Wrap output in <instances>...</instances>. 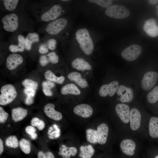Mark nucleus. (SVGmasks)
Segmentation results:
<instances>
[{
  "label": "nucleus",
  "mask_w": 158,
  "mask_h": 158,
  "mask_svg": "<svg viewBox=\"0 0 158 158\" xmlns=\"http://www.w3.org/2000/svg\"><path fill=\"white\" fill-rule=\"evenodd\" d=\"M23 59L20 55L17 54H12L9 55L6 60V65L9 70L16 69L23 62Z\"/></svg>",
  "instance_id": "ddd939ff"
},
{
  "label": "nucleus",
  "mask_w": 158,
  "mask_h": 158,
  "mask_svg": "<svg viewBox=\"0 0 158 158\" xmlns=\"http://www.w3.org/2000/svg\"><path fill=\"white\" fill-rule=\"evenodd\" d=\"M154 158H158V155L156 156Z\"/></svg>",
  "instance_id": "603ef678"
},
{
  "label": "nucleus",
  "mask_w": 158,
  "mask_h": 158,
  "mask_svg": "<svg viewBox=\"0 0 158 158\" xmlns=\"http://www.w3.org/2000/svg\"><path fill=\"white\" fill-rule=\"evenodd\" d=\"M4 145L3 142L2 140L0 139V155H1L3 152L4 151Z\"/></svg>",
  "instance_id": "de8ad7c7"
},
{
  "label": "nucleus",
  "mask_w": 158,
  "mask_h": 158,
  "mask_svg": "<svg viewBox=\"0 0 158 158\" xmlns=\"http://www.w3.org/2000/svg\"><path fill=\"white\" fill-rule=\"evenodd\" d=\"M22 85L27 89H30L36 90L38 85V83L29 79H26L22 82Z\"/></svg>",
  "instance_id": "473e14b6"
},
{
  "label": "nucleus",
  "mask_w": 158,
  "mask_h": 158,
  "mask_svg": "<svg viewBox=\"0 0 158 158\" xmlns=\"http://www.w3.org/2000/svg\"><path fill=\"white\" fill-rule=\"evenodd\" d=\"M71 65L73 68L82 71L90 70L92 68L91 65L87 62L80 58L75 59L71 62Z\"/></svg>",
  "instance_id": "aec40b11"
},
{
  "label": "nucleus",
  "mask_w": 158,
  "mask_h": 158,
  "mask_svg": "<svg viewBox=\"0 0 158 158\" xmlns=\"http://www.w3.org/2000/svg\"><path fill=\"white\" fill-rule=\"evenodd\" d=\"M49 61L53 64H56L59 61V57L54 51L49 53L47 55Z\"/></svg>",
  "instance_id": "4c0bfd02"
},
{
  "label": "nucleus",
  "mask_w": 158,
  "mask_h": 158,
  "mask_svg": "<svg viewBox=\"0 0 158 158\" xmlns=\"http://www.w3.org/2000/svg\"><path fill=\"white\" fill-rule=\"evenodd\" d=\"M90 3L95 4L102 7L107 8L111 6L113 1L111 0H89Z\"/></svg>",
  "instance_id": "c9c22d12"
},
{
  "label": "nucleus",
  "mask_w": 158,
  "mask_h": 158,
  "mask_svg": "<svg viewBox=\"0 0 158 158\" xmlns=\"http://www.w3.org/2000/svg\"><path fill=\"white\" fill-rule=\"evenodd\" d=\"M67 77L70 80L74 81L82 88H85L89 86L86 80L83 78L80 73L78 72H71L68 75Z\"/></svg>",
  "instance_id": "6ab92c4d"
},
{
  "label": "nucleus",
  "mask_w": 158,
  "mask_h": 158,
  "mask_svg": "<svg viewBox=\"0 0 158 158\" xmlns=\"http://www.w3.org/2000/svg\"><path fill=\"white\" fill-rule=\"evenodd\" d=\"M143 30L149 36L155 37L158 35V26L156 20L153 18H150L145 22Z\"/></svg>",
  "instance_id": "f8f14e48"
},
{
  "label": "nucleus",
  "mask_w": 158,
  "mask_h": 158,
  "mask_svg": "<svg viewBox=\"0 0 158 158\" xmlns=\"http://www.w3.org/2000/svg\"><path fill=\"white\" fill-rule=\"evenodd\" d=\"M129 119L131 129L133 130L138 129L140 125L141 115L137 109L133 108L131 110Z\"/></svg>",
  "instance_id": "2eb2a0df"
},
{
  "label": "nucleus",
  "mask_w": 158,
  "mask_h": 158,
  "mask_svg": "<svg viewBox=\"0 0 158 158\" xmlns=\"http://www.w3.org/2000/svg\"><path fill=\"white\" fill-rule=\"evenodd\" d=\"M67 23L66 19L59 18L49 23L46 27V31L51 35H57L65 28Z\"/></svg>",
  "instance_id": "39448f33"
},
{
  "label": "nucleus",
  "mask_w": 158,
  "mask_h": 158,
  "mask_svg": "<svg viewBox=\"0 0 158 158\" xmlns=\"http://www.w3.org/2000/svg\"><path fill=\"white\" fill-rule=\"evenodd\" d=\"M19 146L22 151L24 153L28 154L31 150V145L30 142L25 138L21 139L19 142Z\"/></svg>",
  "instance_id": "7c9ffc66"
},
{
  "label": "nucleus",
  "mask_w": 158,
  "mask_h": 158,
  "mask_svg": "<svg viewBox=\"0 0 158 158\" xmlns=\"http://www.w3.org/2000/svg\"><path fill=\"white\" fill-rule=\"evenodd\" d=\"M86 138L87 141L94 144L98 142V133L97 130L92 128H89L86 131Z\"/></svg>",
  "instance_id": "c85d7f7f"
},
{
  "label": "nucleus",
  "mask_w": 158,
  "mask_h": 158,
  "mask_svg": "<svg viewBox=\"0 0 158 158\" xmlns=\"http://www.w3.org/2000/svg\"><path fill=\"white\" fill-rule=\"evenodd\" d=\"M56 41L54 39H49L47 42L48 48L51 50H54L56 47Z\"/></svg>",
  "instance_id": "79ce46f5"
},
{
  "label": "nucleus",
  "mask_w": 158,
  "mask_h": 158,
  "mask_svg": "<svg viewBox=\"0 0 158 158\" xmlns=\"http://www.w3.org/2000/svg\"><path fill=\"white\" fill-rule=\"evenodd\" d=\"M149 133L153 138H158V118L152 117L150 120Z\"/></svg>",
  "instance_id": "393cba45"
},
{
  "label": "nucleus",
  "mask_w": 158,
  "mask_h": 158,
  "mask_svg": "<svg viewBox=\"0 0 158 158\" xmlns=\"http://www.w3.org/2000/svg\"><path fill=\"white\" fill-rule=\"evenodd\" d=\"M48 48L44 45L41 46L39 49V52L42 54H44L48 52Z\"/></svg>",
  "instance_id": "49530a36"
},
{
  "label": "nucleus",
  "mask_w": 158,
  "mask_h": 158,
  "mask_svg": "<svg viewBox=\"0 0 158 158\" xmlns=\"http://www.w3.org/2000/svg\"><path fill=\"white\" fill-rule=\"evenodd\" d=\"M61 93L63 95L72 94L79 95L81 93L80 90L74 84H67L63 86L61 90Z\"/></svg>",
  "instance_id": "5701e85b"
},
{
  "label": "nucleus",
  "mask_w": 158,
  "mask_h": 158,
  "mask_svg": "<svg viewBox=\"0 0 158 158\" xmlns=\"http://www.w3.org/2000/svg\"><path fill=\"white\" fill-rule=\"evenodd\" d=\"M31 125L37 127L40 130H43L44 128L45 124L43 121L37 117L33 118L31 120Z\"/></svg>",
  "instance_id": "f704fd0d"
},
{
  "label": "nucleus",
  "mask_w": 158,
  "mask_h": 158,
  "mask_svg": "<svg viewBox=\"0 0 158 158\" xmlns=\"http://www.w3.org/2000/svg\"><path fill=\"white\" fill-rule=\"evenodd\" d=\"M0 104L5 105L11 103L16 98L17 92L12 85L7 84L3 85L0 90Z\"/></svg>",
  "instance_id": "f03ea898"
},
{
  "label": "nucleus",
  "mask_w": 158,
  "mask_h": 158,
  "mask_svg": "<svg viewBox=\"0 0 158 158\" xmlns=\"http://www.w3.org/2000/svg\"><path fill=\"white\" fill-rule=\"evenodd\" d=\"M158 2V0H149L148 1L149 3L151 5L156 4Z\"/></svg>",
  "instance_id": "09e8293b"
},
{
  "label": "nucleus",
  "mask_w": 158,
  "mask_h": 158,
  "mask_svg": "<svg viewBox=\"0 0 158 158\" xmlns=\"http://www.w3.org/2000/svg\"><path fill=\"white\" fill-rule=\"evenodd\" d=\"M3 27L6 31L13 32L16 31L18 26V18L17 15L14 13L8 14L1 19Z\"/></svg>",
  "instance_id": "20e7f679"
},
{
  "label": "nucleus",
  "mask_w": 158,
  "mask_h": 158,
  "mask_svg": "<svg viewBox=\"0 0 158 158\" xmlns=\"http://www.w3.org/2000/svg\"><path fill=\"white\" fill-rule=\"evenodd\" d=\"M44 76L47 80L55 82L59 84H62L65 80V77L63 76L57 77L50 70H48L44 73Z\"/></svg>",
  "instance_id": "cd10ccee"
},
{
  "label": "nucleus",
  "mask_w": 158,
  "mask_h": 158,
  "mask_svg": "<svg viewBox=\"0 0 158 158\" xmlns=\"http://www.w3.org/2000/svg\"><path fill=\"white\" fill-rule=\"evenodd\" d=\"M5 145L9 147L17 148L19 145V142L17 138L14 135L9 136L6 140Z\"/></svg>",
  "instance_id": "c756f323"
},
{
  "label": "nucleus",
  "mask_w": 158,
  "mask_h": 158,
  "mask_svg": "<svg viewBox=\"0 0 158 158\" xmlns=\"http://www.w3.org/2000/svg\"><path fill=\"white\" fill-rule=\"evenodd\" d=\"M116 93L118 95L120 96V100L122 103L130 102L133 98L132 90L122 85L118 86Z\"/></svg>",
  "instance_id": "9d476101"
},
{
  "label": "nucleus",
  "mask_w": 158,
  "mask_h": 158,
  "mask_svg": "<svg viewBox=\"0 0 158 158\" xmlns=\"http://www.w3.org/2000/svg\"><path fill=\"white\" fill-rule=\"evenodd\" d=\"M156 14L157 16H158V4L156 6Z\"/></svg>",
  "instance_id": "8fccbe9b"
},
{
  "label": "nucleus",
  "mask_w": 158,
  "mask_h": 158,
  "mask_svg": "<svg viewBox=\"0 0 158 158\" xmlns=\"http://www.w3.org/2000/svg\"><path fill=\"white\" fill-rule=\"evenodd\" d=\"M19 1L18 0H4L3 3L7 10L12 11L16 8Z\"/></svg>",
  "instance_id": "72a5a7b5"
},
{
  "label": "nucleus",
  "mask_w": 158,
  "mask_h": 158,
  "mask_svg": "<svg viewBox=\"0 0 158 158\" xmlns=\"http://www.w3.org/2000/svg\"><path fill=\"white\" fill-rule=\"evenodd\" d=\"M54 105L51 103H48L44 108V111L46 115L49 118L56 121L61 120L63 116L60 112L55 109Z\"/></svg>",
  "instance_id": "dca6fc26"
},
{
  "label": "nucleus",
  "mask_w": 158,
  "mask_h": 158,
  "mask_svg": "<svg viewBox=\"0 0 158 158\" xmlns=\"http://www.w3.org/2000/svg\"><path fill=\"white\" fill-rule=\"evenodd\" d=\"M80 150L79 156L81 158H92L95 152L94 148L90 145L80 146Z\"/></svg>",
  "instance_id": "a878e982"
},
{
  "label": "nucleus",
  "mask_w": 158,
  "mask_h": 158,
  "mask_svg": "<svg viewBox=\"0 0 158 158\" xmlns=\"http://www.w3.org/2000/svg\"><path fill=\"white\" fill-rule=\"evenodd\" d=\"M158 79V73L155 71H149L144 75L141 82L142 89L146 91L150 90L156 84Z\"/></svg>",
  "instance_id": "0eeeda50"
},
{
  "label": "nucleus",
  "mask_w": 158,
  "mask_h": 158,
  "mask_svg": "<svg viewBox=\"0 0 158 158\" xmlns=\"http://www.w3.org/2000/svg\"><path fill=\"white\" fill-rule=\"evenodd\" d=\"M105 13L107 16L115 19H122L126 18L130 14L129 11L125 7L114 5L107 8Z\"/></svg>",
  "instance_id": "7ed1b4c3"
},
{
  "label": "nucleus",
  "mask_w": 158,
  "mask_h": 158,
  "mask_svg": "<svg viewBox=\"0 0 158 158\" xmlns=\"http://www.w3.org/2000/svg\"><path fill=\"white\" fill-rule=\"evenodd\" d=\"M12 118L15 122L23 120L27 116L28 111L20 107L13 109L11 111Z\"/></svg>",
  "instance_id": "4be33fe9"
},
{
  "label": "nucleus",
  "mask_w": 158,
  "mask_h": 158,
  "mask_svg": "<svg viewBox=\"0 0 158 158\" xmlns=\"http://www.w3.org/2000/svg\"><path fill=\"white\" fill-rule=\"evenodd\" d=\"M98 133V143L100 145L104 144L106 142L108 134L109 128L105 123H102L97 128Z\"/></svg>",
  "instance_id": "a211bd4d"
},
{
  "label": "nucleus",
  "mask_w": 158,
  "mask_h": 158,
  "mask_svg": "<svg viewBox=\"0 0 158 158\" xmlns=\"http://www.w3.org/2000/svg\"><path fill=\"white\" fill-rule=\"evenodd\" d=\"M38 158H55L54 154L50 151L44 152L39 151L37 153Z\"/></svg>",
  "instance_id": "58836bf2"
},
{
  "label": "nucleus",
  "mask_w": 158,
  "mask_h": 158,
  "mask_svg": "<svg viewBox=\"0 0 158 158\" xmlns=\"http://www.w3.org/2000/svg\"><path fill=\"white\" fill-rule=\"evenodd\" d=\"M117 115L122 121L127 123L130 121V109L129 106L123 103L117 104L115 108Z\"/></svg>",
  "instance_id": "9b49d317"
},
{
  "label": "nucleus",
  "mask_w": 158,
  "mask_h": 158,
  "mask_svg": "<svg viewBox=\"0 0 158 158\" xmlns=\"http://www.w3.org/2000/svg\"><path fill=\"white\" fill-rule=\"evenodd\" d=\"M119 86V83L116 81H113L108 84H105L100 87L99 94L102 97H106L108 95L110 97L114 96Z\"/></svg>",
  "instance_id": "1a4fd4ad"
},
{
  "label": "nucleus",
  "mask_w": 158,
  "mask_h": 158,
  "mask_svg": "<svg viewBox=\"0 0 158 158\" xmlns=\"http://www.w3.org/2000/svg\"><path fill=\"white\" fill-rule=\"evenodd\" d=\"M39 39L38 34L36 32L29 33L25 38V47L26 50H30L33 43L39 41Z\"/></svg>",
  "instance_id": "bb28decb"
},
{
  "label": "nucleus",
  "mask_w": 158,
  "mask_h": 158,
  "mask_svg": "<svg viewBox=\"0 0 158 158\" xmlns=\"http://www.w3.org/2000/svg\"><path fill=\"white\" fill-rule=\"evenodd\" d=\"M147 99L150 103L153 104L158 100V86H156L147 95Z\"/></svg>",
  "instance_id": "2f4dec72"
},
{
  "label": "nucleus",
  "mask_w": 158,
  "mask_h": 158,
  "mask_svg": "<svg viewBox=\"0 0 158 158\" xmlns=\"http://www.w3.org/2000/svg\"><path fill=\"white\" fill-rule=\"evenodd\" d=\"M61 1H68V0H62Z\"/></svg>",
  "instance_id": "3c124183"
},
{
  "label": "nucleus",
  "mask_w": 158,
  "mask_h": 158,
  "mask_svg": "<svg viewBox=\"0 0 158 158\" xmlns=\"http://www.w3.org/2000/svg\"><path fill=\"white\" fill-rule=\"evenodd\" d=\"M34 97L32 96H27L25 99V103L28 105L32 104L34 102Z\"/></svg>",
  "instance_id": "a18cd8bd"
},
{
  "label": "nucleus",
  "mask_w": 158,
  "mask_h": 158,
  "mask_svg": "<svg viewBox=\"0 0 158 158\" xmlns=\"http://www.w3.org/2000/svg\"><path fill=\"white\" fill-rule=\"evenodd\" d=\"M76 38L82 51L87 55L93 51L94 45L88 31L86 28L78 30L75 33Z\"/></svg>",
  "instance_id": "f257e3e1"
},
{
  "label": "nucleus",
  "mask_w": 158,
  "mask_h": 158,
  "mask_svg": "<svg viewBox=\"0 0 158 158\" xmlns=\"http://www.w3.org/2000/svg\"><path fill=\"white\" fill-rule=\"evenodd\" d=\"M62 11V8L60 5H55L44 13L41 16V19L42 21L47 22L54 20L61 15Z\"/></svg>",
  "instance_id": "6e6552de"
},
{
  "label": "nucleus",
  "mask_w": 158,
  "mask_h": 158,
  "mask_svg": "<svg viewBox=\"0 0 158 158\" xmlns=\"http://www.w3.org/2000/svg\"><path fill=\"white\" fill-rule=\"evenodd\" d=\"M39 61L40 65L43 66H46L49 62L47 56L45 55L40 57Z\"/></svg>",
  "instance_id": "37998d69"
},
{
  "label": "nucleus",
  "mask_w": 158,
  "mask_h": 158,
  "mask_svg": "<svg viewBox=\"0 0 158 158\" xmlns=\"http://www.w3.org/2000/svg\"><path fill=\"white\" fill-rule=\"evenodd\" d=\"M120 148L123 153L130 156L133 155L136 144L132 140L126 139L123 140L120 144Z\"/></svg>",
  "instance_id": "f3484780"
},
{
  "label": "nucleus",
  "mask_w": 158,
  "mask_h": 158,
  "mask_svg": "<svg viewBox=\"0 0 158 158\" xmlns=\"http://www.w3.org/2000/svg\"><path fill=\"white\" fill-rule=\"evenodd\" d=\"M25 132L30 135V137L32 140H36L38 137V135L36 133V129L32 126H27L25 129Z\"/></svg>",
  "instance_id": "e433bc0d"
},
{
  "label": "nucleus",
  "mask_w": 158,
  "mask_h": 158,
  "mask_svg": "<svg viewBox=\"0 0 158 158\" xmlns=\"http://www.w3.org/2000/svg\"><path fill=\"white\" fill-rule=\"evenodd\" d=\"M24 92L27 96H30L34 97L36 91L35 90L32 89L25 88L24 90Z\"/></svg>",
  "instance_id": "c03bdc74"
},
{
  "label": "nucleus",
  "mask_w": 158,
  "mask_h": 158,
  "mask_svg": "<svg viewBox=\"0 0 158 158\" xmlns=\"http://www.w3.org/2000/svg\"><path fill=\"white\" fill-rule=\"evenodd\" d=\"M58 154L63 158H70L71 156H75L77 153V150L75 147H68L64 145H62L59 148Z\"/></svg>",
  "instance_id": "412c9836"
},
{
  "label": "nucleus",
  "mask_w": 158,
  "mask_h": 158,
  "mask_svg": "<svg viewBox=\"0 0 158 158\" xmlns=\"http://www.w3.org/2000/svg\"><path fill=\"white\" fill-rule=\"evenodd\" d=\"M8 114L1 107H0V123H4L7 120Z\"/></svg>",
  "instance_id": "ea45409f"
},
{
  "label": "nucleus",
  "mask_w": 158,
  "mask_h": 158,
  "mask_svg": "<svg viewBox=\"0 0 158 158\" xmlns=\"http://www.w3.org/2000/svg\"><path fill=\"white\" fill-rule=\"evenodd\" d=\"M18 45H10L9 47L10 51L12 53L18 52H22L25 50V38L23 35H19L18 36Z\"/></svg>",
  "instance_id": "b1692460"
},
{
  "label": "nucleus",
  "mask_w": 158,
  "mask_h": 158,
  "mask_svg": "<svg viewBox=\"0 0 158 158\" xmlns=\"http://www.w3.org/2000/svg\"><path fill=\"white\" fill-rule=\"evenodd\" d=\"M142 51L141 47L139 45H131L123 50L121 54L122 57L127 61H133L137 59Z\"/></svg>",
  "instance_id": "423d86ee"
},
{
  "label": "nucleus",
  "mask_w": 158,
  "mask_h": 158,
  "mask_svg": "<svg viewBox=\"0 0 158 158\" xmlns=\"http://www.w3.org/2000/svg\"><path fill=\"white\" fill-rule=\"evenodd\" d=\"M42 90L44 94L47 96H51L53 95L51 89L46 84L44 81L42 83Z\"/></svg>",
  "instance_id": "a19ab883"
},
{
  "label": "nucleus",
  "mask_w": 158,
  "mask_h": 158,
  "mask_svg": "<svg viewBox=\"0 0 158 158\" xmlns=\"http://www.w3.org/2000/svg\"><path fill=\"white\" fill-rule=\"evenodd\" d=\"M73 111L75 114L87 118L92 115L93 110L92 107L89 105L83 104L76 106L73 109Z\"/></svg>",
  "instance_id": "4468645a"
}]
</instances>
